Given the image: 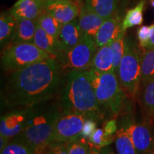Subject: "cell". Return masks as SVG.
Returning <instances> with one entry per match:
<instances>
[{
    "label": "cell",
    "instance_id": "obj_18",
    "mask_svg": "<svg viewBox=\"0 0 154 154\" xmlns=\"http://www.w3.org/2000/svg\"><path fill=\"white\" fill-rule=\"evenodd\" d=\"M91 69L101 73L115 72L113 54L110 44L97 48L92 60Z\"/></svg>",
    "mask_w": 154,
    "mask_h": 154
},
{
    "label": "cell",
    "instance_id": "obj_2",
    "mask_svg": "<svg viewBox=\"0 0 154 154\" xmlns=\"http://www.w3.org/2000/svg\"><path fill=\"white\" fill-rule=\"evenodd\" d=\"M60 104L63 111L84 115L97 121L103 116L88 71H70L66 75Z\"/></svg>",
    "mask_w": 154,
    "mask_h": 154
},
{
    "label": "cell",
    "instance_id": "obj_15",
    "mask_svg": "<svg viewBox=\"0 0 154 154\" xmlns=\"http://www.w3.org/2000/svg\"><path fill=\"white\" fill-rule=\"evenodd\" d=\"M104 20L105 19L90 10L84 5L81 7L78 22L82 33L85 35L95 38Z\"/></svg>",
    "mask_w": 154,
    "mask_h": 154
},
{
    "label": "cell",
    "instance_id": "obj_36",
    "mask_svg": "<svg viewBox=\"0 0 154 154\" xmlns=\"http://www.w3.org/2000/svg\"><path fill=\"white\" fill-rule=\"evenodd\" d=\"M88 154H101V149L96 147V146L90 143V149Z\"/></svg>",
    "mask_w": 154,
    "mask_h": 154
},
{
    "label": "cell",
    "instance_id": "obj_24",
    "mask_svg": "<svg viewBox=\"0 0 154 154\" xmlns=\"http://www.w3.org/2000/svg\"><path fill=\"white\" fill-rule=\"evenodd\" d=\"M145 6V0H140L138 5L127 11L123 20V29L126 32L127 29L140 25L143 23V11Z\"/></svg>",
    "mask_w": 154,
    "mask_h": 154
},
{
    "label": "cell",
    "instance_id": "obj_33",
    "mask_svg": "<svg viewBox=\"0 0 154 154\" xmlns=\"http://www.w3.org/2000/svg\"><path fill=\"white\" fill-rule=\"evenodd\" d=\"M48 149L46 154H69L66 143L51 142L48 146Z\"/></svg>",
    "mask_w": 154,
    "mask_h": 154
},
{
    "label": "cell",
    "instance_id": "obj_4",
    "mask_svg": "<svg viewBox=\"0 0 154 154\" xmlns=\"http://www.w3.org/2000/svg\"><path fill=\"white\" fill-rule=\"evenodd\" d=\"M61 111L57 109H35L27 128L14 137L29 145L36 153L42 154L52 142L56 120Z\"/></svg>",
    "mask_w": 154,
    "mask_h": 154
},
{
    "label": "cell",
    "instance_id": "obj_25",
    "mask_svg": "<svg viewBox=\"0 0 154 154\" xmlns=\"http://www.w3.org/2000/svg\"><path fill=\"white\" fill-rule=\"evenodd\" d=\"M38 26L47 33L57 39L60 33L61 24L54 17L46 12H43L37 18Z\"/></svg>",
    "mask_w": 154,
    "mask_h": 154
},
{
    "label": "cell",
    "instance_id": "obj_14",
    "mask_svg": "<svg viewBox=\"0 0 154 154\" xmlns=\"http://www.w3.org/2000/svg\"><path fill=\"white\" fill-rule=\"evenodd\" d=\"M44 0H18L9 12L16 19H36L44 12Z\"/></svg>",
    "mask_w": 154,
    "mask_h": 154
},
{
    "label": "cell",
    "instance_id": "obj_35",
    "mask_svg": "<svg viewBox=\"0 0 154 154\" xmlns=\"http://www.w3.org/2000/svg\"><path fill=\"white\" fill-rule=\"evenodd\" d=\"M148 47L154 48V24L150 26V40Z\"/></svg>",
    "mask_w": 154,
    "mask_h": 154
},
{
    "label": "cell",
    "instance_id": "obj_17",
    "mask_svg": "<svg viewBox=\"0 0 154 154\" xmlns=\"http://www.w3.org/2000/svg\"><path fill=\"white\" fill-rule=\"evenodd\" d=\"M16 20V29L9 44L33 43L34 34L38 26L37 19H19Z\"/></svg>",
    "mask_w": 154,
    "mask_h": 154
},
{
    "label": "cell",
    "instance_id": "obj_31",
    "mask_svg": "<svg viewBox=\"0 0 154 154\" xmlns=\"http://www.w3.org/2000/svg\"><path fill=\"white\" fill-rule=\"evenodd\" d=\"M103 130L105 136L108 138H113L116 137V134L118 131V124L116 119H111L106 121L103 126Z\"/></svg>",
    "mask_w": 154,
    "mask_h": 154
},
{
    "label": "cell",
    "instance_id": "obj_22",
    "mask_svg": "<svg viewBox=\"0 0 154 154\" xmlns=\"http://www.w3.org/2000/svg\"><path fill=\"white\" fill-rule=\"evenodd\" d=\"M17 20L9 12L2 13L0 17V43L5 47L11 41L16 29Z\"/></svg>",
    "mask_w": 154,
    "mask_h": 154
},
{
    "label": "cell",
    "instance_id": "obj_40",
    "mask_svg": "<svg viewBox=\"0 0 154 154\" xmlns=\"http://www.w3.org/2000/svg\"><path fill=\"white\" fill-rule=\"evenodd\" d=\"M34 154H38V153H35Z\"/></svg>",
    "mask_w": 154,
    "mask_h": 154
},
{
    "label": "cell",
    "instance_id": "obj_13",
    "mask_svg": "<svg viewBox=\"0 0 154 154\" xmlns=\"http://www.w3.org/2000/svg\"><path fill=\"white\" fill-rule=\"evenodd\" d=\"M123 31V21L120 17L113 15L106 19L94 38L97 47L110 44Z\"/></svg>",
    "mask_w": 154,
    "mask_h": 154
},
{
    "label": "cell",
    "instance_id": "obj_6",
    "mask_svg": "<svg viewBox=\"0 0 154 154\" xmlns=\"http://www.w3.org/2000/svg\"><path fill=\"white\" fill-rule=\"evenodd\" d=\"M49 58L53 57L34 43L9 44L2 54V68L11 73Z\"/></svg>",
    "mask_w": 154,
    "mask_h": 154
},
{
    "label": "cell",
    "instance_id": "obj_16",
    "mask_svg": "<svg viewBox=\"0 0 154 154\" xmlns=\"http://www.w3.org/2000/svg\"><path fill=\"white\" fill-rule=\"evenodd\" d=\"M140 94L143 121L152 125L154 121V78L141 84Z\"/></svg>",
    "mask_w": 154,
    "mask_h": 154
},
{
    "label": "cell",
    "instance_id": "obj_7",
    "mask_svg": "<svg viewBox=\"0 0 154 154\" xmlns=\"http://www.w3.org/2000/svg\"><path fill=\"white\" fill-rule=\"evenodd\" d=\"M97 48L95 39L84 34L77 45L67 53L59 56L57 60L62 69H69L71 71H88L91 69L92 60Z\"/></svg>",
    "mask_w": 154,
    "mask_h": 154
},
{
    "label": "cell",
    "instance_id": "obj_9",
    "mask_svg": "<svg viewBox=\"0 0 154 154\" xmlns=\"http://www.w3.org/2000/svg\"><path fill=\"white\" fill-rule=\"evenodd\" d=\"M130 116L126 115V117L121 120L120 127L131 138L138 154L154 151V135L152 132L151 124L145 121L135 122Z\"/></svg>",
    "mask_w": 154,
    "mask_h": 154
},
{
    "label": "cell",
    "instance_id": "obj_32",
    "mask_svg": "<svg viewBox=\"0 0 154 154\" xmlns=\"http://www.w3.org/2000/svg\"><path fill=\"white\" fill-rule=\"evenodd\" d=\"M96 122L97 121L93 120L91 119H86L84 121V125L82 131V137L86 138V139H89L90 136L95 131L97 127H96Z\"/></svg>",
    "mask_w": 154,
    "mask_h": 154
},
{
    "label": "cell",
    "instance_id": "obj_1",
    "mask_svg": "<svg viewBox=\"0 0 154 154\" xmlns=\"http://www.w3.org/2000/svg\"><path fill=\"white\" fill-rule=\"evenodd\" d=\"M60 65L54 58L10 73L2 91L6 106L30 108L52 98L60 84Z\"/></svg>",
    "mask_w": 154,
    "mask_h": 154
},
{
    "label": "cell",
    "instance_id": "obj_23",
    "mask_svg": "<svg viewBox=\"0 0 154 154\" xmlns=\"http://www.w3.org/2000/svg\"><path fill=\"white\" fill-rule=\"evenodd\" d=\"M115 146L118 154H138L131 138L121 127L116 134Z\"/></svg>",
    "mask_w": 154,
    "mask_h": 154
},
{
    "label": "cell",
    "instance_id": "obj_29",
    "mask_svg": "<svg viewBox=\"0 0 154 154\" xmlns=\"http://www.w3.org/2000/svg\"><path fill=\"white\" fill-rule=\"evenodd\" d=\"M115 138H110L105 136L103 128H96L91 136H90L88 141L93 144L96 147L101 149L105 146H109L112 143Z\"/></svg>",
    "mask_w": 154,
    "mask_h": 154
},
{
    "label": "cell",
    "instance_id": "obj_39",
    "mask_svg": "<svg viewBox=\"0 0 154 154\" xmlns=\"http://www.w3.org/2000/svg\"><path fill=\"white\" fill-rule=\"evenodd\" d=\"M151 5L153 7H154V0H151Z\"/></svg>",
    "mask_w": 154,
    "mask_h": 154
},
{
    "label": "cell",
    "instance_id": "obj_12",
    "mask_svg": "<svg viewBox=\"0 0 154 154\" xmlns=\"http://www.w3.org/2000/svg\"><path fill=\"white\" fill-rule=\"evenodd\" d=\"M84 34L79 27L77 19L61 25L60 33L57 38L59 47L58 57L67 53L73 49L80 42Z\"/></svg>",
    "mask_w": 154,
    "mask_h": 154
},
{
    "label": "cell",
    "instance_id": "obj_28",
    "mask_svg": "<svg viewBox=\"0 0 154 154\" xmlns=\"http://www.w3.org/2000/svg\"><path fill=\"white\" fill-rule=\"evenodd\" d=\"M66 143L69 154H88L90 149V142L83 137L71 140Z\"/></svg>",
    "mask_w": 154,
    "mask_h": 154
},
{
    "label": "cell",
    "instance_id": "obj_3",
    "mask_svg": "<svg viewBox=\"0 0 154 154\" xmlns=\"http://www.w3.org/2000/svg\"><path fill=\"white\" fill-rule=\"evenodd\" d=\"M88 73L103 114L116 116L130 113L131 99L121 88L115 72L101 73L89 69Z\"/></svg>",
    "mask_w": 154,
    "mask_h": 154
},
{
    "label": "cell",
    "instance_id": "obj_30",
    "mask_svg": "<svg viewBox=\"0 0 154 154\" xmlns=\"http://www.w3.org/2000/svg\"><path fill=\"white\" fill-rule=\"evenodd\" d=\"M137 37L139 47L145 48L149 47L150 40V26H142L137 31Z\"/></svg>",
    "mask_w": 154,
    "mask_h": 154
},
{
    "label": "cell",
    "instance_id": "obj_38",
    "mask_svg": "<svg viewBox=\"0 0 154 154\" xmlns=\"http://www.w3.org/2000/svg\"><path fill=\"white\" fill-rule=\"evenodd\" d=\"M141 154H154V151H146V152H144V153H141Z\"/></svg>",
    "mask_w": 154,
    "mask_h": 154
},
{
    "label": "cell",
    "instance_id": "obj_11",
    "mask_svg": "<svg viewBox=\"0 0 154 154\" xmlns=\"http://www.w3.org/2000/svg\"><path fill=\"white\" fill-rule=\"evenodd\" d=\"M44 12L51 15L63 25L76 19L80 9L72 0H44Z\"/></svg>",
    "mask_w": 154,
    "mask_h": 154
},
{
    "label": "cell",
    "instance_id": "obj_19",
    "mask_svg": "<svg viewBox=\"0 0 154 154\" xmlns=\"http://www.w3.org/2000/svg\"><path fill=\"white\" fill-rule=\"evenodd\" d=\"M33 43L40 49L49 54L54 59H57L59 55L57 39L42 29L38 24L34 34Z\"/></svg>",
    "mask_w": 154,
    "mask_h": 154
},
{
    "label": "cell",
    "instance_id": "obj_10",
    "mask_svg": "<svg viewBox=\"0 0 154 154\" xmlns=\"http://www.w3.org/2000/svg\"><path fill=\"white\" fill-rule=\"evenodd\" d=\"M35 109L34 106L21 108L2 116L0 121V135L11 139L21 134L27 128Z\"/></svg>",
    "mask_w": 154,
    "mask_h": 154
},
{
    "label": "cell",
    "instance_id": "obj_37",
    "mask_svg": "<svg viewBox=\"0 0 154 154\" xmlns=\"http://www.w3.org/2000/svg\"><path fill=\"white\" fill-rule=\"evenodd\" d=\"M101 154H115L114 151H113V149H111L109 146L101 148Z\"/></svg>",
    "mask_w": 154,
    "mask_h": 154
},
{
    "label": "cell",
    "instance_id": "obj_34",
    "mask_svg": "<svg viewBox=\"0 0 154 154\" xmlns=\"http://www.w3.org/2000/svg\"><path fill=\"white\" fill-rule=\"evenodd\" d=\"M10 140V138H9L8 137H6L3 135H0V151H2L5 149L6 146L9 143Z\"/></svg>",
    "mask_w": 154,
    "mask_h": 154
},
{
    "label": "cell",
    "instance_id": "obj_5",
    "mask_svg": "<svg viewBox=\"0 0 154 154\" xmlns=\"http://www.w3.org/2000/svg\"><path fill=\"white\" fill-rule=\"evenodd\" d=\"M121 88L132 101L137 99L141 84L140 49L129 37L125 38V50L116 72Z\"/></svg>",
    "mask_w": 154,
    "mask_h": 154
},
{
    "label": "cell",
    "instance_id": "obj_8",
    "mask_svg": "<svg viewBox=\"0 0 154 154\" xmlns=\"http://www.w3.org/2000/svg\"><path fill=\"white\" fill-rule=\"evenodd\" d=\"M86 118L81 113L62 111L56 120L52 142L67 143L82 137L83 125Z\"/></svg>",
    "mask_w": 154,
    "mask_h": 154
},
{
    "label": "cell",
    "instance_id": "obj_20",
    "mask_svg": "<svg viewBox=\"0 0 154 154\" xmlns=\"http://www.w3.org/2000/svg\"><path fill=\"white\" fill-rule=\"evenodd\" d=\"M141 84L154 78V48L140 47Z\"/></svg>",
    "mask_w": 154,
    "mask_h": 154
},
{
    "label": "cell",
    "instance_id": "obj_21",
    "mask_svg": "<svg viewBox=\"0 0 154 154\" xmlns=\"http://www.w3.org/2000/svg\"><path fill=\"white\" fill-rule=\"evenodd\" d=\"M119 0H86L84 5L96 14L108 19L115 15Z\"/></svg>",
    "mask_w": 154,
    "mask_h": 154
},
{
    "label": "cell",
    "instance_id": "obj_26",
    "mask_svg": "<svg viewBox=\"0 0 154 154\" xmlns=\"http://www.w3.org/2000/svg\"><path fill=\"white\" fill-rule=\"evenodd\" d=\"M35 153V150L29 144L14 138L11 139L5 149L0 151L1 154H34Z\"/></svg>",
    "mask_w": 154,
    "mask_h": 154
},
{
    "label": "cell",
    "instance_id": "obj_27",
    "mask_svg": "<svg viewBox=\"0 0 154 154\" xmlns=\"http://www.w3.org/2000/svg\"><path fill=\"white\" fill-rule=\"evenodd\" d=\"M125 34L126 32L123 31L117 38L110 43V46L113 54V68L116 74L119 64H120L125 50Z\"/></svg>",
    "mask_w": 154,
    "mask_h": 154
}]
</instances>
